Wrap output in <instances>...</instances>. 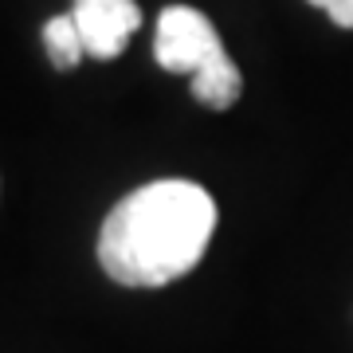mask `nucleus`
<instances>
[{"label":"nucleus","mask_w":353,"mask_h":353,"mask_svg":"<svg viewBox=\"0 0 353 353\" xmlns=\"http://www.w3.org/2000/svg\"><path fill=\"white\" fill-rule=\"evenodd\" d=\"M216 201L192 181H153L114 204L99 232V263L122 287H165L201 263Z\"/></svg>","instance_id":"f257e3e1"},{"label":"nucleus","mask_w":353,"mask_h":353,"mask_svg":"<svg viewBox=\"0 0 353 353\" xmlns=\"http://www.w3.org/2000/svg\"><path fill=\"white\" fill-rule=\"evenodd\" d=\"M310 4L322 8L338 28H353V0H310Z\"/></svg>","instance_id":"423d86ee"},{"label":"nucleus","mask_w":353,"mask_h":353,"mask_svg":"<svg viewBox=\"0 0 353 353\" xmlns=\"http://www.w3.org/2000/svg\"><path fill=\"white\" fill-rule=\"evenodd\" d=\"M83 48L94 59H114L126 39L141 28V8L134 0H75L71 8Z\"/></svg>","instance_id":"7ed1b4c3"},{"label":"nucleus","mask_w":353,"mask_h":353,"mask_svg":"<svg viewBox=\"0 0 353 353\" xmlns=\"http://www.w3.org/2000/svg\"><path fill=\"white\" fill-rule=\"evenodd\" d=\"M243 94V75L240 67L232 63V55L220 51L212 63H204L196 75H192V99L208 106V110H228V106H236Z\"/></svg>","instance_id":"20e7f679"},{"label":"nucleus","mask_w":353,"mask_h":353,"mask_svg":"<svg viewBox=\"0 0 353 353\" xmlns=\"http://www.w3.org/2000/svg\"><path fill=\"white\" fill-rule=\"evenodd\" d=\"M224 51L216 36L212 20L189 4H173L157 16V39H153V55L165 71L173 75H196L204 63H212Z\"/></svg>","instance_id":"f03ea898"},{"label":"nucleus","mask_w":353,"mask_h":353,"mask_svg":"<svg viewBox=\"0 0 353 353\" xmlns=\"http://www.w3.org/2000/svg\"><path fill=\"white\" fill-rule=\"evenodd\" d=\"M43 48H48L51 63L59 67V71H71V67L87 55V48H83V36H79V28L71 16H55V20H48L43 24Z\"/></svg>","instance_id":"39448f33"}]
</instances>
